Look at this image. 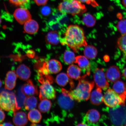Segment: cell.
<instances>
[{"label": "cell", "mask_w": 126, "mask_h": 126, "mask_svg": "<svg viewBox=\"0 0 126 126\" xmlns=\"http://www.w3.org/2000/svg\"><path fill=\"white\" fill-rule=\"evenodd\" d=\"M60 42L63 45H67L75 52L81 47L87 45L84 31L77 25H71L68 27Z\"/></svg>", "instance_id": "1"}, {"label": "cell", "mask_w": 126, "mask_h": 126, "mask_svg": "<svg viewBox=\"0 0 126 126\" xmlns=\"http://www.w3.org/2000/svg\"><path fill=\"white\" fill-rule=\"evenodd\" d=\"M82 79L79 80V83L76 89L68 93L71 98L80 102L87 100L90 98L91 92L94 85V82H89Z\"/></svg>", "instance_id": "2"}, {"label": "cell", "mask_w": 126, "mask_h": 126, "mask_svg": "<svg viewBox=\"0 0 126 126\" xmlns=\"http://www.w3.org/2000/svg\"><path fill=\"white\" fill-rule=\"evenodd\" d=\"M58 8L61 13L73 16L81 15L86 11L84 5L76 0H62Z\"/></svg>", "instance_id": "3"}, {"label": "cell", "mask_w": 126, "mask_h": 126, "mask_svg": "<svg viewBox=\"0 0 126 126\" xmlns=\"http://www.w3.org/2000/svg\"><path fill=\"white\" fill-rule=\"evenodd\" d=\"M0 108L6 111L12 110L14 112L20 109L14 93L7 91L0 93Z\"/></svg>", "instance_id": "4"}, {"label": "cell", "mask_w": 126, "mask_h": 126, "mask_svg": "<svg viewBox=\"0 0 126 126\" xmlns=\"http://www.w3.org/2000/svg\"><path fill=\"white\" fill-rule=\"evenodd\" d=\"M109 114L112 124L115 126H125L126 124V107L119 105L110 109Z\"/></svg>", "instance_id": "5"}, {"label": "cell", "mask_w": 126, "mask_h": 126, "mask_svg": "<svg viewBox=\"0 0 126 126\" xmlns=\"http://www.w3.org/2000/svg\"><path fill=\"white\" fill-rule=\"evenodd\" d=\"M103 101L105 105L110 108H114L119 105H125L124 102L119 94L113 90H108L104 95Z\"/></svg>", "instance_id": "6"}, {"label": "cell", "mask_w": 126, "mask_h": 126, "mask_svg": "<svg viewBox=\"0 0 126 126\" xmlns=\"http://www.w3.org/2000/svg\"><path fill=\"white\" fill-rule=\"evenodd\" d=\"M42 84L40 87L39 98L41 100L44 99L48 100L56 98V92L54 88L48 80L42 81Z\"/></svg>", "instance_id": "7"}, {"label": "cell", "mask_w": 126, "mask_h": 126, "mask_svg": "<svg viewBox=\"0 0 126 126\" xmlns=\"http://www.w3.org/2000/svg\"><path fill=\"white\" fill-rule=\"evenodd\" d=\"M61 92L62 94H60L58 98L59 106L64 110H68L72 109L74 106V100L69 95L68 91L62 89Z\"/></svg>", "instance_id": "8"}, {"label": "cell", "mask_w": 126, "mask_h": 126, "mask_svg": "<svg viewBox=\"0 0 126 126\" xmlns=\"http://www.w3.org/2000/svg\"><path fill=\"white\" fill-rule=\"evenodd\" d=\"M94 78L96 88H100L104 90H106L108 89L109 84L107 80L103 69H96Z\"/></svg>", "instance_id": "9"}, {"label": "cell", "mask_w": 126, "mask_h": 126, "mask_svg": "<svg viewBox=\"0 0 126 126\" xmlns=\"http://www.w3.org/2000/svg\"><path fill=\"white\" fill-rule=\"evenodd\" d=\"M14 15L16 21L22 25L24 24L32 18L29 11L25 8H19L16 9Z\"/></svg>", "instance_id": "10"}, {"label": "cell", "mask_w": 126, "mask_h": 126, "mask_svg": "<svg viewBox=\"0 0 126 126\" xmlns=\"http://www.w3.org/2000/svg\"><path fill=\"white\" fill-rule=\"evenodd\" d=\"M18 76L15 71H9L6 75L5 79V88L8 90H12L15 87Z\"/></svg>", "instance_id": "11"}, {"label": "cell", "mask_w": 126, "mask_h": 126, "mask_svg": "<svg viewBox=\"0 0 126 126\" xmlns=\"http://www.w3.org/2000/svg\"><path fill=\"white\" fill-rule=\"evenodd\" d=\"M100 113L96 110L91 109L89 110L86 113L84 118L86 125H93L98 122L100 118Z\"/></svg>", "instance_id": "12"}, {"label": "cell", "mask_w": 126, "mask_h": 126, "mask_svg": "<svg viewBox=\"0 0 126 126\" xmlns=\"http://www.w3.org/2000/svg\"><path fill=\"white\" fill-rule=\"evenodd\" d=\"M106 78L110 82H115L121 78V74L118 67L115 66L110 67L106 72Z\"/></svg>", "instance_id": "13"}, {"label": "cell", "mask_w": 126, "mask_h": 126, "mask_svg": "<svg viewBox=\"0 0 126 126\" xmlns=\"http://www.w3.org/2000/svg\"><path fill=\"white\" fill-rule=\"evenodd\" d=\"M21 90L22 93L27 96L36 95L38 93L37 87L31 80L27 81L26 83L22 87Z\"/></svg>", "instance_id": "14"}, {"label": "cell", "mask_w": 126, "mask_h": 126, "mask_svg": "<svg viewBox=\"0 0 126 126\" xmlns=\"http://www.w3.org/2000/svg\"><path fill=\"white\" fill-rule=\"evenodd\" d=\"M16 75L18 78L23 81H27L30 77L31 71L30 69L24 64H20L17 68Z\"/></svg>", "instance_id": "15"}, {"label": "cell", "mask_w": 126, "mask_h": 126, "mask_svg": "<svg viewBox=\"0 0 126 126\" xmlns=\"http://www.w3.org/2000/svg\"><path fill=\"white\" fill-rule=\"evenodd\" d=\"M45 64L49 73L57 74L62 70V64L57 60L51 59L48 62L45 63Z\"/></svg>", "instance_id": "16"}, {"label": "cell", "mask_w": 126, "mask_h": 126, "mask_svg": "<svg viewBox=\"0 0 126 126\" xmlns=\"http://www.w3.org/2000/svg\"><path fill=\"white\" fill-rule=\"evenodd\" d=\"M75 63H77L79 67L86 72L87 75L90 74V63L86 56H79L76 57Z\"/></svg>", "instance_id": "17"}, {"label": "cell", "mask_w": 126, "mask_h": 126, "mask_svg": "<svg viewBox=\"0 0 126 126\" xmlns=\"http://www.w3.org/2000/svg\"><path fill=\"white\" fill-rule=\"evenodd\" d=\"M67 75L69 78L73 79L79 80L84 78L86 75L81 76V70L78 66L71 64L67 69Z\"/></svg>", "instance_id": "18"}, {"label": "cell", "mask_w": 126, "mask_h": 126, "mask_svg": "<svg viewBox=\"0 0 126 126\" xmlns=\"http://www.w3.org/2000/svg\"><path fill=\"white\" fill-rule=\"evenodd\" d=\"M14 124L16 126H23L28 123V119L26 113L23 111H16L13 118Z\"/></svg>", "instance_id": "19"}, {"label": "cell", "mask_w": 126, "mask_h": 126, "mask_svg": "<svg viewBox=\"0 0 126 126\" xmlns=\"http://www.w3.org/2000/svg\"><path fill=\"white\" fill-rule=\"evenodd\" d=\"M113 89L115 92L119 94L124 102H125L126 96V85L123 81H118L114 82Z\"/></svg>", "instance_id": "20"}, {"label": "cell", "mask_w": 126, "mask_h": 126, "mask_svg": "<svg viewBox=\"0 0 126 126\" xmlns=\"http://www.w3.org/2000/svg\"><path fill=\"white\" fill-rule=\"evenodd\" d=\"M96 88V89L93 91L91 94L90 100L93 104L98 105L103 102V96L102 94L101 89Z\"/></svg>", "instance_id": "21"}, {"label": "cell", "mask_w": 126, "mask_h": 126, "mask_svg": "<svg viewBox=\"0 0 126 126\" xmlns=\"http://www.w3.org/2000/svg\"><path fill=\"white\" fill-rule=\"evenodd\" d=\"M45 40L47 43L50 45H58L61 40L59 32L56 31L50 32L46 36Z\"/></svg>", "instance_id": "22"}, {"label": "cell", "mask_w": 126, "mask_h": 126, "mask_svg": "<svg viewBox=\"0 0 126 126\" xmlns=\"http://www.w3.org/2000/svg\"><path fill=\"white\" fill-rule=\"evenodd\" d=\"M24 29L27 33L33 34L37 32L39 28L38 24L35 20L31 19L24 24Z\"/></svg>", "instance_id": "23"}, {"label": "cell", "mask_w": 126, "mask_h": 126, "mask_svg": "<svg viewBox=\"0 0 126 126\" xmlns=\"http://www.w3.org/2000/svg\"><path fill=\"white\" fill-rule=\"evenodd\" d=\"M28 118L31 122L33 124L39 123L42 119V116L38 110L34 109L28 113Z\"/></svg>", "instance_id": "24"}, {"label": "cell", "mask_w": 126, "mask_h": 126, "mask_svg": "<svg viewBox=\"0 0 126 126\" xmlns=\"http://www.w3.org/2000/svg\"><path fill=\"white\" fill-rule=\"evenodd\" d=\"M24 103L25 109L31 110L35 109L37 107V100L34 96H28L25 98Z\"/></svg>", "instance_id": "25"}, {"label": "cell", "mask_w": 126, "mask_h": 126, "mask_svg": "<svg viewBox=\"0 0 126 126\" xmlns=\"http://www.w3.org/2000/svg\"><path fill=\"white\" fill-rule=\"evenodd\" d=\"M97 49L93 46H86L84 51L85 56L88 59H92L97 56Z\"/></svg>", "instance_id": "26"}, {"label": "cell", "mask_w": 126, "mask_h": 126, "mask_svg": "<svg viewBox=\"0 0 126 126\" xmlns=\"http://www.w3.org/2000/svg\"><path fill=\"white\" fill-rule=\"evenodd\" d=\"M63 59L65 63L68 64L75 63L76 57L75 53L69 50L66 51L63 55Z\"/></svg>", "instance_id": "27"}, {"label": "cell", "mask_w": 126, "mask_h": 126, "mask_svg": "<svg viewBox=\"0 0 126 126\" xmlns=\"http://www.w3.org/2000/svg\"><path fill=\"white\" fill-rule=\"evenodd\" d=\"M82 22L84 24L88 27H91L93 26L96 23V19L92 15L87 13L83 16Z\"/></svg>", "instance_id": "28"}, {"label": "cell", "mask_w": 126, "mask_h": 126, "mask_svg": "<svg viewBox=\"0 0 126 126\" xmlns=\"http://www.w3.org/2000/svg\"><path fill=\"white\" fill-rule=\"evenodd\" d=\"M51 102L47 99L41 100L38 106L39 109L42 113H46L50 110L51 108Z\"/></svg>", "instance_id": "29"}, {"label": "cell", "mask_w": 126, "mask_h": 126, "mask_svg": "<svg viewBox=\"0 0 126 126\" xmlns=\"http://www.w3.org/2000/svg\"><path fill=\"white\" fill-rule=\"evenodd\" d=\"M69 81L68 76L64 73H61L56 77V81L60 86H64L66 85Z\"/></svg>", "instance_id": "30"}, {"label": "cell", "mask_w": 126, "mask_h": 126, "mask_svg": "<svg viewBox=\"0 0 126 126\" xmlns=\"http://www.w3.org/2000/svg\"><path fill=\"white\" fill-rule=\"evenodd\" d=\"M117 44L120 49L123 52L126 56V33L123 34L118 39Z\"/></svg>", "instance_id": "31"}, {"label": "cell", "mask_w": 126, "mask_h": 126, "mask_svg": "<svg viewBox=\"0 0 126 126\" xmlns=\"http://www.w3.org/2000/svg\"><path fill=\"white\" fill-rule=\"evenodd\" d=\"M117 28L119 31L123 34L126 33V19L121 20L117 25Z\"/></svg>", "instance_id": "32"}, {"label": "cell", "mask_w": 126, "mask_h": 126, "mask_svg": "<svg viewBox=\"0 0 126 126\" xmlns=\"http://www.w3.org/2000/svg\"><path fill=\"white\" fill-rule=\"evenodd\" d=\"M30 0H9L12 4L16 6H22L29 2Z\"/></svg>", "instance_id": "33"}, {"label": "cell", "mask_w": 126, "mask_h": 126, "mask_svg": "<svg viewBox=\"0 0 126 126\" xmlns=\"http://www.w3.org/2000/svg\"><path fill=\"white\" fill-rule=\"evenodd\" d=\"M80 2L88 4L91 5L93 7H95L98 6V4L96 2L95 0H76Z\"/></svg>", "instance_id": "34"}, {"label": "cell", "mask_w": 126, "mask_h": 126, "mask_svg": "<svg viewBox=\"0 0 126 126\" xmlns=\"http://www.w3.org/2000/svg\"><path fill=\"white\" fill-rule=\"evenodd\" d=\"M51 12V9L48 7H44L42 8L41 10L42 15L45 16H47L49 15Z\"/></svg>", "instance_id": "35"}, {"label": "cell", "mask_w": 126, "mask_h": 126, "mask_svg": "<svg viewBox=\"0 0 126 126\" xmlns=\"http://www.w3.org/2000/svg\"><path fill=\"white\" fill-rule=\"evenodd\" d=\"M33 0L37 5L41 6L45 5L47 3L48 0Z\"/></svg>", "instance_id": "36"}, {"label": "cell", "mask_w": 126, "mask_h": 126, "mask_svg": "<svg viewBox=\"0 0 126 126\" xmlns=\"http://www.w3.org/2000/svg\"><path fill=\"white\" fill-rule=\"evenodd\" d=\"M5 115L2 109L0 108V124L5 119Z\"/></svg>", "instance_id": "37"}, {"label": "cell", "mask_w": 126, "mask_h": 126, "mask_svg": "<svg viewBox=\"0 0 126 126\" xmlns=\"http://www.w3.org/2000/svg\"><path fill=\"white\" fill-rule=\"evenodd\" d=\"M13 126L10 122L4 123L3 124H0V126Z\"/></svg>", "instance_id": "38"}, {"label": "cell", "mask_w": 126, "mask_h": 126, "mask_svg": "<svg viewBox=\"0 0 126 126\" xmlns=\"http://www.w3.org/2000/svg\"><path fill=\"white\" fill-rule=\"evenodd\" d=\"M123 74L124 78L126 79V68L124 69L123 72Z\"/></svg>", "instance_id": "39"}, {"label": "cell", "mask_w": 126, "mask_h": 126, "mask_svg": "<svg viewBox=\"0 0 126 126\" xmlns=\"http://www.w3.org/2000/svg\"><path fill=\"white\" fill-rule=\"evenodd\" d=\"M122 2L123 5L126 8V0H122Z\"/></svg>", "instance_id": "40"}, {"label": "cell", "mask_w": 126, "mask_h": 126, "mask_svg": "<svg viewBox=\"0 0 126 126\" xmlns=\"http://www.w3.org/2000/svg\"><path fill=\"white\" fill-rule=\"evenodd\" d=\"M77 126H87L86 124H85L84 123H81L79 124Z\"/></svg>", "instance_id": "41"}, {"label": "cell", "mask_w": 126, "mask_h": 126, "mask_svg": "<svg viewBox=\"0 0 126 126\" xmlns=\"http://www.w3.org/2000/svg\"><path fill=\"white\" fill-rule=\"evenodd\" d=\"M2 81H1V80L0 79V88L1 87V86H2Z\"/></svg>", "instance_id": "42"}, {"label": "cell", "mask_w": 126, "mask_h": 126, "mask_svg": "<svg viewBox=\"0 0 126 126\" xmlns=\"http://www.w3.org/2000/svg\"><path fill=\"white\" fill-rule=\"evenodd\" d=\"M1 18L0 16V24L1 23Z\"/></svg>", "instance_id": "43"}, {"label": "cell", "mask_w": 126, "mask_h": 126, "mask_svg": "<svg viewBox=\"0 0 126 126\" xmlns=\"http://www.w3.org/2000/svg\"><path fill=\"white\" fill-rule=\"evenodd\" d=\"M125 126H126V124H125Z\"/></svg>", "instance_id": "44"}]
</instances>
